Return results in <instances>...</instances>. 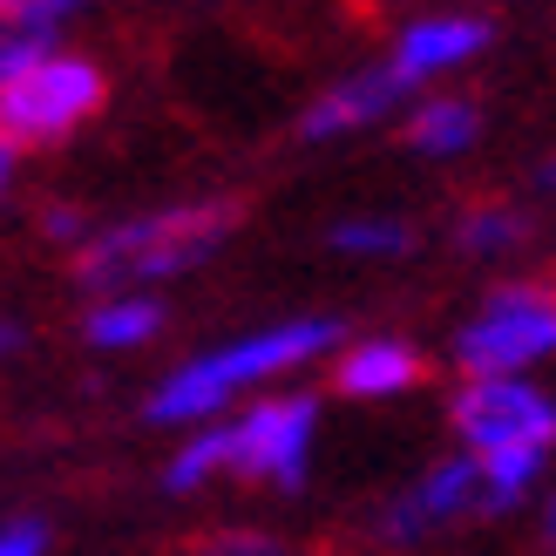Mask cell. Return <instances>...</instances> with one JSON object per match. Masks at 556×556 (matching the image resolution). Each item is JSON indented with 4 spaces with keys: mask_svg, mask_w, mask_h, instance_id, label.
<instances>
[{
    "mask_svg": "<svg viewBox=\"0 0 556 556\" xmlns=\"http://www.w3.org/2000/svg\"><path fill=\"white\" fill-rule=\"evenodd\" d=\"M319 434H326V401L305 387H278V394L244 401L238 414L211 428L177 434L170 462H163V495H211V489H258V495H305L319 468Z\"/></svg>",
    "mask_w": 556,
    "mask_h": 556,
    "instance_id": "obj_1",
    "label": "cell"
},
{
    "mask_svg": "<svg viewBox=\"0 0 556 556\" xmlns=\"http://www.w3.org/2000/svg\"><path fill=\"white\" fill-rule=\"evenodd\" d=\"M340 346H346L340 340V319H326V313L271 319V326L238 332V340L198 346L190 359H177V367L150 387L143 421L150 428H177V434L211 428V421H225V414H238L244 401L278 394L292 374L319 367V359H332Z\"/></svg>",
    "mask_w": 556,
    "mask_h": 556,
    "instance_id": "obj_2",
    "label": "cell"
},
{
    "mask_svg": "<svg viewBox=\"0 0 556 556\" xmlns=\"http://www.w3.org/2000/svg\"><path fill=\"white\" fill-rule=\"evenodd\" d=\"M448 441L489 468L516 516H530L543 503V489L556 482V394L536 374H522V380H455Z\"/></svg>",
    "mask_w": 556,
    "mask_h": 556,
    "instance_id": "obj_3",
    "label": "cell"
},
{
    "mask_svg": "<svg viewBox=\"0 0 556 556\" xmlns=\"http://www.w3.org/2000/svg\"><path fill=\"white\" fill-rule=\"evenodd\" d=\"M489 522H516L509 495L495 489V476L476 455L448 448L359 509V543L374 556H428L468 530H489Z\"/></svg>",
    "mask_w": 556,
    "mask_h": 556,
    "instance_id": "obj_4",
    "label": "cell"
},
{
    "mask_svg": "<svg viewBox=\"0 0 556 556\" xmlns=\"http://www.w3.org/2000/svg\"><path fill=\"white\" fill-rule=\"evenodd\" d=\"M238 225H244L238 198H198V204H163L143 217H123V225H102L75 252V278L96 299L102 292H143V286H163V278L198 271Z\"/></svg>",
    "mask_w": 556,
    "mask_h": 556,
    "instance_id": "obj_5",
    "label": "cell"
},
{
    "mask_svg": "<svg viewBox=\"0 0 556 556\" xmlns=\"http://www.w3.org/2000/svg\"><path fill=\"white\" fill-rule=\"evenodd\" d=\"M455 380H522L556 359V286L543 278H503L489 286L448 340Z\"/></svg>",
    "mask_w": 556,
    "mask_h": 556,
    "instance_id": "obj_6",
    "label": "cell"
},
{
    "mask_svg": "<svg viewBox=\"0 0 556 556\" xmlns=\"http://www.w3.org/2000/svg\"><path fill=\"white\" fill-rule=\"evenodd\" d=\"M109 102V75L81 54H48L27 75H14L0 89V129L14 136L21 150H41V143H62L81 123Z\"/></svg>",
    "mask_w": 556,
    "mask_h": 556,
    "instance_id": "obj_7",
    "label": "cell"
},
{
    "mask_svg": "<svg viewBox=\"0 0 556 556\" xmlns=\"http://www.w3.org/2000/svg\"><path fill=\"white\" fill-rule=\"evenodd\" d=\"M428 353L407 340V332H367V340H346L332 353V394L359 401V407H387V401H407L428 387Z\"/></svg>",
    "mask_w": 556,
    "mask_h": 556,
    "instance_id": "obj_8",
    "label": "cell"
},
{
    "mask_svg": "<svg viewBox=\"0 0 556 556\" xmlns=\"http://www.w3.org/2000/svg\"><path fill=\"white\" fill-rule=\"evenodd\" d=\"M489 48V21L476 14H441V21H414L401 48L387 54V68L401 75V89H421L428 75L441 68H455V62H476V54Z\"/></svg>",
    "mask_w": 556,
    "mask_h": 556,
    "instance_id": "obj_9",
    "label": "cell"
},
{
    "mask_svg": "<svg viewBox=\"0 0 556 556\" xmlns=\"http://www.w3.org/2000/svg\"><path fill=\"white\" fill-rule=\"evenodd\" d=\"M401 96H407V89H401V75L380 62V68H367V75L340 81V89H326V96L299 116V136H305V143H326V136H353V129L380 123Z\"/></svg>",
    "mask_w": 556,
    "mask_h": 556,
    "instance_id": "obj_10",
    "label": "cell"
},
{
    "mask_svg": "<svg viewBox=\"0 0 556 556\" xmlns=\"http://www.w3.org/2000/svg\"><path fill=\"white\" fill-rule=\"evenodd\" d=\"M163 326H170V313H163L156 292H102L81 313V340L96 353H143L163 340Z\"/></svg>",
    "mask_w": 556,
    "mask_h": 556,
    "instance_id": "obj_11",
    "label": "cell"
},
{
    "mask_svg": "<svg viewBox=\"0 0 556 556\" xmlns=\"http://www.w3.org/2000/svg\"><path fill=\"white\" fill-rule=\"evenodd\" d=\"M476 136H482V109L462 96H434L407 116V150H421V156H462Z\"/></svg>",
    "mask_w": 556,
    "mask_h": 556,
    "instance_id": "obj_12",
    "label": "cell"
},
{
    "mask_svg": "<svg viewBox=\"0 0 556 556\" xmlns=\"http://www.w3.org/2000/svg\"><path fill=\"white\" fill-rule=\"evenodd\" d=\"M522 238H530V217L516 204H468L455 225V244L468 258H509V252H522Z\"/></svg>",
    "mask_w": 556,
    "mask_h": 556,
    "instance_id": "obj_13",
    "label": "cell"
},
{
    "mask_svg": "<svg viewBox=\"0 0 556 556\" xmlns=\"http://www.w3.org/2000/svg\"><path fill=\"white\" fill-rule=\"evenodd\" d=\"M177 556H305L286 530H265V522H211V530L184 536Z\"/></svg>",
    "mask_w": 556,
    "mask_h": 556,
    "instance_id": "obj_14",
    "label": "cell"
},
{
    "mask_svg": "<svg viewBox=\"0 0 556 556\" xmlns=\"http://www.w3.org/2000/svg\"><path fill=\"white\" fill-rule=\"evenodd\" d=\"M326 244L346 258H401V252H414V231L401 217H340L326 231Z\"/></svg>",
    "mask_w": 556,
    "mask_h": 556,
    "instance_id": "obj_15",
    "label": "cell"
},
{
    "mask_svg": "<svg viewBox=\"0 0 556 556\" xmlns=\"http://www.w3.org/2000/svg\"><path fill=\"white\" fill-rule=\"evenodd\" d=\"M62 536H54V516L41 509H8L0 516V556H54Z\"/></svg>",
    "mask_w": 556,
    "mask_h": 556,
    "instance_id": "obj_16",
    "label": "cell"
},
{
    "mask_svg": "<svg viewBox=\"0 0 556 556\" xmlns=\"http://www.w3.org/2000/svg\"><path fill=\"white\" fill-rule=\"evenodd\" d=\"M48 54H54V41L35 35V27H0V89H8L14 75H27L35 62H48Z\"/></svg>",
    "mask_w": 556,
    "mask_h": 556,
    "instance_id": "obj_17",
    "label": "cell"
},
{
    "mask_svg": "<svg viewBox=\"0 0 556 556\" xmlns=\"http://www.w3.org/2000/svg\"><path fill=\"white\" fill-rule=\"evenodd\" d=\"M75 8H89V0H0V27H35V35H48Z\"/></svg>",
    "mask_w": 556,
    "mask_h": 556,
    "instance_id": "obj_18",
    "label": "cell"
},
{
    "mask_svg": "<svg viewBox=\"0 0 556 556\" xmlns=\"http://www.w3.org/2000/svg\"><path fill=\"white\" fill-rule=\"evenodd\" d=\"M41 231H48L54 244H75V252H81V244L96 238V231H89V217H81V211H68V204H48V217H41Z\"/></svg>",
    "mask_w": 556,
    "mask_h": 556,
    "instance_id": "obj_19",
    "label": "cell"
},
{
    "mask_svg": "<svg viewBox=\"0 0 556 556\" xmlns=\"http://www.w3.org/2000/svg\"><path fill=\"white\" fill-rule=\"evenodd\" d=\"M530 556H556V482L543 489V503L530 509Z\"/></svg>",
    "mask_w": 556,
    "mask_h": 556,
    "instance_id": "obj_20",
    "label": "cell"
},
{
    "mask_svg": "<svg viewBox=\"0 0 556 556\" xmlns=\"http://www.w3.org/2000/svg\"><path fill=\"white\" fill-rule=\"evenodd\" d=\"M21 353H27V326L0 313V367H8V359H21Z\"/></svg>",
    "mask_w": 556,
    "mask_h": 556,
    "instance_id": "obj_21",
    "label": "cell"
},
{
    "mask_svg": "<svg viewBox=\"0 0 556 556\" xmlns=\"http://www.w3.org/2000/svg\"><path fill=\"white\" fill-rule=\"evenodd\" d=\"M14 170H21V143H14L8 129H0V198L14 190Z\"/></svg>",
    "mask_w": 556,
    "mask_h": 556,
    "instance_id": "obj_22",
    "label": "cell"
},
{
    "mask_svg": "<svg viewBox=\"0 0 556 556\" xmlns=\"http://www.w3.org/2000/svg\"><path fill=\"white\" fill-rule=\"evenodd\" d=\"M543 190H556V163H543Z\"/></svg>",
    "mask_w": 556,
    "mask_h": 556,
    "instance_id": "obj_23",
    "label": "cell"
}]
</instances>
